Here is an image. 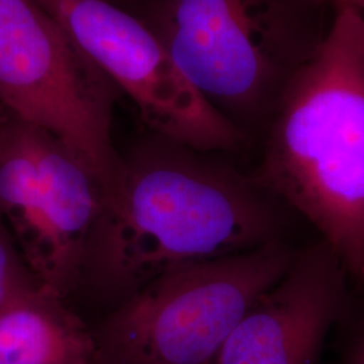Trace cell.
I'll use <instances>...</instances> for the list:
<instances>
[{
  "label": "cell",
  "instance_id": "6da1fadb",
  "mask_svg": "<svg viewBox=\"0 0 364 364\" xmlns=\"http://www.w3.org/2000/svg\"><path fill=\"white\" fill-rule=\"evenodd\" d=\"M207 154L170 144L120 164L82 267L100 290L127 299L186 264L308 239L309 225L282 200Z\"/></svg>",
  "mask_w": 364,
  "mask_h": 364
},
{
  "label": "cell",
  "instance_id": "7a4b0ae2",
  "mask_svg": "<svg viewBox=\"0 0 364 364\" xmlns=\"http://www.w3.org/2000/svg\"><path fill=\"white\" fill-rule=\"evenodd\" d=\"M251 173L335 250L364 287V18L338 7L326 43L293 80Z\"/></svg>",
  "mask_w": 364,
  "mask_h": 364
},
{
  "label": "cell",
  "instance_id": "3957f363",
  "mask_svg": "<svg viewBox=\"0 0 364 364\" xmlns=\"http://www.w3.org/2000/svg\"><path fill=\"white\" fill-rule=\"evenodd\" d=\"M338 11L335 0H158L144 22L210 105L262 138Z\"/></svg>",
  "mask_w": 364,
  "mask_h": 364
},
{
  "label": "cell",
  "instance_id": "277c9868",
  "mask_svg": "<svg viewBox=\"0 0 364 364\" xmlns=\"http://www.w3.org/2000/svg\"><path fill=\"white\" fill-rule=\"evenodd\" d=\"M304 243V242H302ZM302 243L273 242L186 264L132 293L93 336L97 364H212Z\"/></svg>",
  "mask_w": 364,
  "mask_h": 364
},
{
  "label": "cell",
  "instance_id": "5b68a950",
  "mask_svg": "<svg viewBox=\"0 0 364 364\" xmlns=\"http://www.w3.org/2000/svg\"><path fill=\"white\" fill-rule=\"evenodd\" d=\"M112 96V82L37 0H0V105L58 138L103 191L120 166Z\"/></svg>",
  "mask_w": 364,
  "mask_h": 364
},
{
  "label": "cell",
  "instance_id": "8992f818",
  "mask_svg": "<svg viewBox=\"0 0 364 364\" xmlns=\"http://www.w3.org/2000/svg\"><path fill=\"white\" fill-rule=\"evenodd\" d=\"M170 144L236 153L250 138L182 73L154 31L108 0H37Z\"/></svg>",
  "mask_w": 364,
  "mask_h": 364
},
{
  "label": "cell",
  "instance_id": "52a82bcc",
  "mask_svg": "<svg viewBox=\"0 0 364 364\" xmlns=\"http://www.w3.org/2000/svg\"><path fill=\"white\" fill-rule=\"evenodd\" d=\"M351 281L326 239L312 235L287 273L250 308L212 364H318Z\"/></svg>",
  "mask_w": 364,
  "mask_h": 364
},
{
  "label": "cell",
  "instance_id": "ba28073f",
  "mask_svg": "<svg viewBox=\"0 0 364 364\" xmlns=\"http://www.w3.org/2000/svg\"><path fill=\"white\" fill-rule=\"evenodd\" d=\"M103 188L90 168L45 131L38 186L4 218L27 266L61 299L82 273Z\"/></svg>",
  "mask_w": 364,
  "mask_h": 364
},
{
  "label": "cell",
  "instance_id": "9c48e42d",
  "mask_svg": "<svg viewBox=\"0 0 364 364\" xmlns=\"http://www.w3.org/2000/svg\"><path fill=\"white\" fill-rule=\"evenodd\" d=\"M0 364H97L96 343L42 287L0 311Z\"/></svg>",
  "mask_w": 364,
  "mask_h": 364
},
{
  "label": "cell",
  "instance_id": "30bf717a",
  "mask_svg": "<svg viewBox=\"0 0 364 364\" xmlns=\"http://www.w3.org/2000/svg\"><path fill=\"white\" fill-rule=\"evenodd\" d=\"M42 287L0 219V311Z\"/></svg>",
  "mask_w": 364,
  "mask_h": 364
},
{
  "label": "cell",
  "instance_id": "8fae6325",
  "mask_svg": "<svg viewBox=\"0 0 364 364\" xmlns=\"http://www.w3.org/2000/svg\"><path fill=\"white\" fill-rule=\"evenodd\" d=\"M335 328L338 364H364V287H352L346 311Z\"/></svg>",
  "mask_w": 364,
  "mask_h": 364
},
{
  "label": "cell",
  "instance_id": "7c38bea8",
  "mask_svg": "<svg viewBox=\"0 0 364 364\" xmlns=\"http://www.w3.org/2000/svg\"><path fill=\"white\" fill-rule=\"evenodd\" d=\"M338 7H350L358 13H364V0H336Z\"/></svg>",
  "mask_w": 364,
  "mask_h": 364
},
{
  "label": "cell",
  "instance_id": "4fadbf2b",
  "mask_svg": "<svg viewBox=\"0 0 364 364\" xmlns=\"http://www.w3.org/2000/svg\"><path fill=\"white\" fill-rule=\"evenodd\" d=\"M10 115H11V114H10L3 105H0V126L10 117Z\"/></svg>",
  "mask_w": 364,
  "mask_h": 364
},
{
  "label": "cell",
  "instance_id": "5bb4252c",
  "mask_svg": "<svg viewBox=\"0 0 364 364\" xmlns=\"http://www.w3.org/2000/svg\"><path fill=\"white\" fill-rule=\"evenodd\" d=\"M360 14H362V16H363V18H364V13H360Z\"/></svg>",
  "mask_w": 364,
  "mask_h": 364
}]
</instances>
